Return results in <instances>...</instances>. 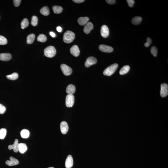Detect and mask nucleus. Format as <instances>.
I'll return each instance as SVG.
<instances>
[{"label":"nucleus","mask_w":168,"mask_h":168,"mask_svg":"<svg viewBox=\"0 0 168 168\" xmlns=\"http://www.w3.org/2000/svg\"><path fill=\"white\" fill-rule=\"evenodd\" d=\"M10 160H8L6 162L7 165L10 166H15L19 164V160L12 157H11L9 158Z\"/></svg>","instance_id":"obj_12"},{"label":"nucleus","mask_w":168,"mask_h":168,"mask_svg":"<svg viewBox=\"0 0 168 168\" xmlns=\"http://www.w3.org/2000/svg\"><path fill=\"white\" fill-rule=\"evenodd\" d=\"M60 129L61 132L63 134H66L69 130V126L68 123L65 121H63L60 124Z\"/></svg>","instance_id":"obj_10"},{"label":"nucleus","mask_w":168,"mask_h":168,"mask_svg":"<svg viewBox=\"0 0 168 168\" xmlns=\"http://www.w3.org/2000/svg\"><path fill=\"white\" fill-rule=\"evenodd\" d=\"M6 111V108L4 105L0 104V114H3Z\"/></svg>","instance_id":"obj_33"},{"label":"nucleus","mask_w":168,"mask_h":168,"mask_svg":"<svg viewBox=\"0 0 168 168\" xmlns=\"http://www.w3.org/2000/svg\"><path fill=\"white\" fill-rule=\"evenodd\" d=\"M7 130L5 128L0 129V139H4L6 135Z\"/></svg>","instance_id":"obj_29"},{"label":"nucleus","mask_w":168,"mask_h":168,"mask_svg":"<svg viewBox=\"0 0 168 168\" xmlns=\"http://www.w3.org/2000/svg\"><path fill=\"white\" fill-rule=\"evenodd\" d=\"M12 55L9 53L0 54V60L7 62L11 59Z\"/></svg>","instance_id":"obj_15"},{"label":"nucleus","mask_w":168,"mask_h":168,"mask_svg":"<svg viewBox=\"0 0 168 168\" xmlns=\"http://www.w3.org/2000/svg\"><path fill=\"white\" fill-rule=\"evenodd\" d=\"M73 2L76 3H83L85 1L84 0H73Z\"/></svg>","instance_id":"obj_38"},{"label":"nucleus","mask_w":168,"mask_h":168,"mask_svg":"<svg viewBox=\"0 0 168 168\" xmlns=\"http://www.w3.org/2000/svg\"><path fill=\"white\" fill-rule=\"evenodd\" d=\"M37 41L41 42H45L47 41V37L45 35L41 34L37 37Z\"/></svg>","instance_id":"obj_27"},{"label":"nucleus","mask_w":168,"mask_h":168,"mask_svg":"<svg viewBox=\"0 0 168 168\" xmlns=\"http://www.w3.org/2000/svg\"><path fill=\"white\" fill-rule=\"evenodd\" d=\"M56 30L59 32H62V27L59 26V27H57Z\"/></svg>","instance_id":"obj_39"},{"label":"nucleus","mask_w":168,"mask_h":168,"mask_svg":"<svg viewBox=\"0 0 168 168\" xmlns=\"http://www.w3.org/2000/svg\"><path fill=\"white\" fill-rule=\"evenodd\" d=\"M71 54L75 57H78L80 54V50L77 45H73L70 49Z\"/></svg>","instance_id":"obj_11"},{"label":"nucleus","mask_w":168,"mask_h":168,"mask_svg":"<svg viewBox=\"0 0 168 168\" xmlns=\"http://www.w3.org/2000/svg\"><path fill=\"white\" fill-rule=\"evenodd\" d=\"M21 1V0H14L13 1L14 5L16 7H18L20 5Z\"/></svg>","instance_id":"obj_36"},{"label":"nucleus","mask_w":168,"mask_h":168,"mask_svg":"<svg viewBox=\"0 0 168 168\" xmlns=\"http://www.w3.org/2000/svg\"><path fill=\"white\" fill-rule=\"evenodd\" d=\"M7 42V40L5 37L0 35V45H6Z\"/></svg>","instance_id":"obj_31"},{"label":"nucleus","mask_w":168,"mask_h":168,"mask_svg":"<svg viewBox=\"0 0 168 168\" xmlns=\"http://www.w3.org/2000/svg\"><path fill=\"white\" fill-rule=\"evenodd\" d=\"M75 34L74 33L70 30H67L64 33L63 41L66 43H70L74 40Z\"/></svg>","instance_id":"obj_1"},{"label":"nucleus","mask_w":168,"mask_h":168,"mask_svg":"<svg viewBox=\"0 0 168 168\" xmlns=\"http://www.w3.org/2000/svg\"><path fill=\"white\" fill-rule=\"evenodd\" d=\"M89 19L87 17H81L78 19V22L79 24L81 26L85 25L88 23Z\"/></svg>","instance_id":"obj_17"},{"label":"nucleus","mask_w":168,"mask_h":168,"mask_svg":"<svg viewBox=\"0 0 168 168\" xmlns=\"http://www.w3.org/2000/svg\"><path fill=\"white\" fill-rule=\"evenodd\" d=\"M151 52L154 56L156 57L158 54L157 48L156 47H152L151 49Z\"/></svg>","instance_id":"obj_32"},{"label":"nucleus","mask_w":168,"mask_h":168,"mask_svg":"<svg viewBox=\"0 0 168 168\" xmlns=\"http://www.w3.org/2000/svg\"><path fill=\"white\" fill-rule=\"evenodd\" d=\"M44 54L47 57L52 58L55 56L56 54V50L54 47L49 46L44 49Z\"/></svg>","instance_id":"obj_3"},{"label":"nucleus","mask_w":168,"mask_h":168,"mask_svg":"<svg viewBox=\"0 0 168 168\" xmlns=\"http://www.w3.org/2000/svg\"><path fill=\"white\" fill-rule=\"evenodd\" d=\"M105 1L108 4H110V5L114 4L116 1L115 0H106Z\"/></svg>","instance_id":"obj_37"},{"label":"nucleus","mask_w":168,"mask_h":168,"mask_svg":"<svg viewBox=\"0 0 168 168\" xmlns=\"http://www.w3.org/2000/svg\"><path fill=\"white\" fill-rule=\"evenodd\" d=\"M75 87L73 84H69L67 87L66 92L68 94H73L75 92Z\"/></svg>","instance_id":"obj_18"},{"label":"nucleus","mask_w":168,"mask_h":168,"mask_svg":"<svg viewBox=\"0 0 168 168\" xmlns=\"http://www.w3.org/2000/svg\"><path fill=\"white\" fill-rule=\"evenodd\" d=\"M50 35L51 37H55V33L53 32H51L50 33Z\"/></svg>","instance_id":"obj_40"},{"label":"nucleus","mask_w":168,"mask_h":168,"mask_svg":"<svg viewBox=\"0 0 168 168\" xmlns=\"http://www.w3.org/2000/svg\"><path fill=\"white\" fill-rule=\"evenodd\" d=\"M74 102V97L73 94H68L66 98V104L67 107L71 108L73 106Z\"/></svg>","instance_id":"obj_4"},{"label":"nucleus","mask_w":168,"mask_h":168,"mask_svg":"<svg viewBox=\"0 0 168 168\" xmlns=\"http://www.w3.org/2000/svg\"><path fill=\"white\" fill-rule=\"evenodd\" d=\"M127 2L129 6L130 7H132L134 4V0H127Z\"/></svg>","instance_id":"obj_35"},{"label":"nucleus","mask_w":168,"mask_h":168,"mask_svg":"<svg viewBox=\"0 0 168 168\" xmlns=\"http://www.w3.org/2000/svg\"><path fill=\"white\" fill-rule=\"evenodd\" d=\"M97 62L96 58L93 56H90L87 58L85 63V66L86 67H89L92 65L95 64Z\"/></svg>","instance_id":"obj_7"},{"label":"nucleus","mask_w":168,"mask_h":168,"mask_svg":"<svg viewBox=\"0 0 168 168\" xmlns=\"http://www.w3.org/2000/svg\"><path fill=\"white\" fill-rule=\"evenodd\" d=\"M40 13L45 16H48L50 14L49 9L47 6L44 7L40 10Z\"/></svg>","instance_id":"obj_23"},{"label":"nucleus","mask_w":168,"mask_h":168,"mask_svg":"<svg viewBox=\"0 0 168 168\" xmlns=\"http://www.w3.org/2000/svg\"><path fill=\"white\" fill-rule=\"evenodd\" d=\"M60 68L61 70L65 75H70L72 73V70L71 68L65 64H62L61 65Z\"/></svg>","instance_id":"obj_5"},{"label":"nucleus","mask_w":168,"mask_h":168,"mask_svg":"<svg viewBox=\"0 0 168 168\" xmlns=\"http://www.w3.org/2000/svg\"><path fill=\"white\" fill-rule=\"evenodd\" d=\"M48 168H54V167H49Z\"/></svg>","instance_id":"obj_41"},{"label":"nucleus","mask_w":168,"mask_h":168,"mask_svg":"<svg viewBox=\"0 0 168 168\" xmlns=\"http://www.w3.org/2000/svg\"><path fill=\"white\" fill-rule=\"evenodd\" d=\"M142 21V18L140 17H135L133 18L131 21L133 24L137 25L140 24Z\"/></svg>","instance_id":"obj_21"},{"label":"nucleus","mask_w":168,"mask_h":168,"mask_svg":"<svg viewBox=\"0 0 168 168\" xmlns=\"http://www.w3.org/2000/svg\"><path fill=\"white\" fill-rule=\"evenodd\" d=\"M27 149V145L25 143L19 144V151L21 153L23 154L25 152Z\"/></svg>","instance_id":"obj_19"},{"label":"nucleus","mask_w":168,"mask_h":168,"mask_svg":"<svg viewBox=\"0 0 168 168\" xmlns=\"http://www.w3.org/2000/svg\"><path fill=\"white\" fill-rule=\"evenodd\" d=\"M35 38V36L34 34H30L27 36V44H32Z\"/></svg>","instance_id":"obj_24"},{"label":"nucleus","mask_w":168,"mask_h":168,"mask_svg":"<svg viewBox=\"0 0 168 168\" xmlns=\"http://www.w3.org/2000/svg\"><path fill=\"white\" fill-rule=\"evenodd\" d=\"M130 67L129 66H124L121 68L119 71V73L121 75H123L127 73L130 70Z\"/></svg>","instance_id":"obj_20"},{"label":"nucleus","mask_w":168,"mask_h":168,"mask_svg":"<svg viewBox=\"0 0 168 168\" xmlns=\"http://www.w3.org/2000/svg\"><path fill=\"white\" fill-rule=\"evenodd\" d=\"M20 134L22 138L27 139L29 136V131L27 129H23L21 132Z\"/></svg>","instance_id":"obj_22"},{"label":"nucleus","mask_w":168,"mask_h":168,"mask_svg":"<svg viewBox=\"0 0 168 168\" xmlns=\"http://www.w3.org/2000/svg\"><path fill=\"white\" fill-rule=\"evenodd\" d=\"M19 141L17 139L15 140L14 143L12 145H9L8 148L9 150L13 149V150L15 152H17L19 151V144L18 143Z\"/></svg>","instance_id":"obj_14"},{"label":"nucleus","mask_w":168,"mask_h":168,"mask_svg":"<svg viewBox=\"0 0 168 168\" xmlns=\"http://www.w3.org/2000/svg\"><path fill=\"white\" fill-rule=\"evenodd\" d=\"M99 48L100 51L104 52L110 53L113 51V49L112 47L104 45H100Z\"/></svg>","instance_id":"obj_9"},{"label":"nucleus","mask_w":168,"mask_h":168,"mask_svg":"<svg viewBox=\"0 0 168 168\" xmlns=\"http://www.w3.org/2000/svg\"><path fill=\"white\" fill-rule=\"evenodd\" d=\"M73 159L71 155H69L67 158L65 166L67 168H70L73 166Z\"/></svg>","instance_id":"obj_13"},{"label":"nucleus","mask_w":168,"mask_h":168,"mask_svg":"<svg viewBox=\"0 0 168 168\" xmlns=\"http://www.w3.org/2000/svg\"><path fill=\"white\" fill-rule=\"evenodd\" d=\"M118 67L117 64H113L108 66L105 69L103 72V74L105 75L110 76L114 73L117 70Z\"/></svg>","instance_id":"obj_2"},{"label":"nucleus","mask_w":168,"mask_h":168,"mask_svg":"<svg viewBox=\"0 0 168 168\" xmlns=\"http://www.w3.org/2000/svg\"><path fill=\"white\" fill-rule=\"evenodd\" d=\"M94 28V25L93 23L89 22L87 23L84 26V32L86 34H88L90 33Z\"/></svg>","instance_id":"obj_16"},{"label":"nucleus","mask_w":168,"mask_h":168,"mask_svg":"<svg viewBox=\"0 0 168 168\" xmlns=\"http://www.w3.org/2000/svg\"><path fill=\"white\" fill-rule=\"evenodd\" d=\"M29 24L28 20L27 19H23L21 23V27L22 29H24L28 27Z\"/></svg>","instance_id":"obj_28"},{"label":"nucleus","mask_w":168,"mask_h":168,"mask_svg":"<svg viewBox=\"0 0 168 168\" xmlns=\"http://www.w3.org/2000/svg\"><path fill=\"white\" fill-rule=\"evenodd\" d=\"M101 35L104 38H106L109 35V30L108 26L103 25L101 27Z\"/></svg>","instance_id":"obj_8"},{"label":"nucleus","mask_w":168,"mask_h":168,"mask_svg":"<svg viewBox=\"0 0 168 168\" xmlns=\"http://www.w3.org/2000/svg\"><path fill=\"white\" fill-rule=\"evenodd\" d=\"M152 43V40L149 37H148L147 38V42L144 44V46L146 47H148Z\"/></svg>","instance_id":"obj_34"},{"label":"nucleus","mask_w":168,"mask_h":168,"mask_svg":"<svg viewBox=\"0 0 168 168\" xmlns=\"http://www.w3.org/2000/svg\"><path fill=\"white\" fill-rule=\"evenodd\" d=\"M38 19L37 16H33L32 17L31 21V24L33 26H36L37 25L38 23Z\"/></svg>","instance_id":"obj_30"},{"label":"nucleus","mask_w":168,"mask_h":168,"mask_svg":"<svg viewBox=\"0 0 168 168\" xmlns=\"http://www.w3.org/2000/svg\"><path fill=\"white\" fill-rule=\"evenodd\" d=\"M7 78L9 80H16L19 77V75L16 73H14L12 74L6 76Z\"/></svg>","instance_id":"obj_26"},{"label":"nucleus","mask_w":168,"mask_h":168,"mask_svg":"<svg viewBox=\"0 0 168 168\" xmlns=\"http://www.w3.org/2000/svg\"><path fill=\"white\" fill-rule=\"evenodd\" d=\"M53 10L54 13L56 14H59L62 12L63 8L62 7L58 6H54L53 7Z\"/></svg>","instance_id":"obj_25"},{"label":"nucleus","mask_w":168,"mask_h":168,"mask_svg":"<svg viewBox=\"0 0 168 168\" xmlns=\"http://www.w3.org/2000/svg\"><path fill=\"white\" fill-rule=\"evenodd\" d=\"M160 94L162 98L167 96L168 94V85L167 84L163 83L161 84Z\"/></svg>","instance_id":"obj_6"}]
</instances>
